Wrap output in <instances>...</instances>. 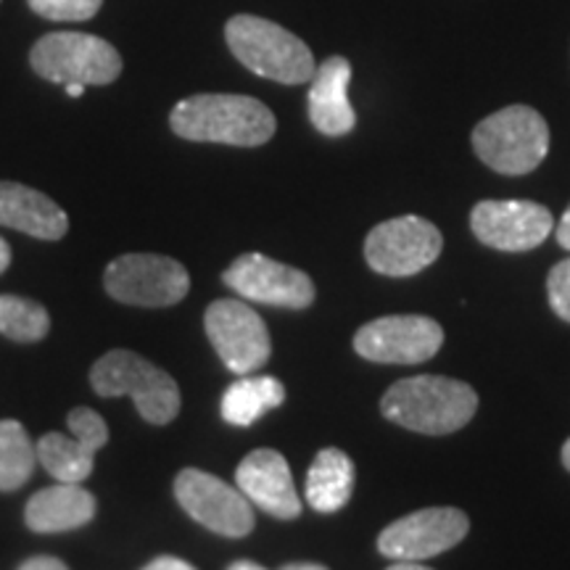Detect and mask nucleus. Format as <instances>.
I'll return each mask as SVG.
<instances>
[{
    "mask_svg": "<svg viewBox=\"0 0 570 570\" xmlns=\"http://www.w3.org/2000/svg\"><path fill=\"white\" fill-rule=\"evenodd\" d=\"M169 125L185 140L244 148L262 146L277 130L275 114L265 104L233 92H202L185 98L169 114Z\"/></svg>",
    "mask_w": 570,
    "mask_h": 570,
    "instance_id": "1",
    "label": "nucleus"
},
{
    "mask_svg": "<svg viewBox=\"0 0 570 570\" xmlns=\"http://www.w3.org/2000/svg\"><path fill=\"white\" fill-rule=\"evenodd\" d=\"M479 410V394L468 383L441 375H415L396 381L381 399L391 423L425 436H444L465 428Z\"/></svg>",
    "mask_w": 570,
    "mask_h": 570,
    "instance_id": "2",
    "label": "nucleus"
},
{
    "mask_svg": "<svg viewBox=\"0 0 570 570\" xmlns=\"http://www.w3.org/2000/svg\"><path fill=\"white\" fill-rule=\"evenodd\" d=\"M225 38L235 59L265 80L304 85L317 71L309 46L269 19L238 13L225 24Z\"/></svg>",
    "mask_w": 570,
    "mask_h": 570,
    "instance_id": "3",
    "label": "nucleus"
},
{
    "mask_svg": "<svg viewBox=\"0 0 570 570\" xmlns=\"http://www.w3.org/2000/svg\"><path fill=\"white\" fill-rule=\"evenodd\" d=\"M473 148L499 175H529L550 154V127L531 106H508L475 125Z\"/></svg>",
    "mask_w": 570,
    "mask_h": 570,
    "instance_id": "4",
    "label": "nucleus"
},
{
    "mask_svg": "<svg viewBox=\"0 0 570 570\" xmlns=\"http://www.w3.org/2000/svg\"><path fill=\"white\" fill-rule=\"evenodd\" d=\"M90 386L98 396H132L140 417L154 425L173 423L180 412V389L175 377L154 362L117 348L104 354L90 370Z\"/></svg>",
    "mask_w": 570,
    "mask_h": 570,
    "instance_id": "5",
    "label": "nucleus"
},
{
    "mask_svg": "<svg viewBox=\"0 0 570 570\" xmlns=\"http://www.w3.org/2000/svg\"><path fill=\"white\" fill-rule=\"evenodd\" d=\"M32 69L56 85H109L122 75V56L104 38L88 32H51L35 42Z\"/></svg>",
    "mask_w": 570,
    "mask_h": 570,
    "instance_id": "6",
    "label": "nucleus"
},
{
    "mask_svg": "<svg viewBox=\"0 0 570 570\" xmlns=\"http://www.w3.org/2000/svg\"><path fill=\"white\" fill-rule=\"evenodd\" d=\"M444 238L439 227L415 214H404L373 227L365 240V259L377 275L410 277L439 259Z\"/></svg>",
    "mask_w": 570,
    "mask_h": 570,
    "instance_id": "7",
    "label": "nucleus"
},
{
    "mask_svg": "<svg viewBox=\"0 0 570 570\" xmlns=\"http://www.w3.org/2000/svg\"><path fill=\"white\" fill-rule=\"evenodd\" d=\"M104 285L122 304L173 306L188 296L190 275L169 256L122 254L106 267Z\"/></svg>",
    "mask_w": 570,
    "mask_h": 570,
    "instance_id": "8",
    "label": "nucleus"
},
{
    "mask_svg": "<svg viewBox=\"0 0 570 570\" xmlns=\"http://www.w3.org/2000/svg\"><path fill=\"white\" fill-rule=\"evenodd\" d=\"M175 497L180 508L204 529L240 539L254 531L252 502L240 489H233L217 475L198 468H185L175 479Z\"/></svg>",
    "mask_w": 570,
    "mask_h": 570,
    "instance_id": "9",
    "label": "nucleus"
},
{
    "mask_svg": "<svg viewBox=\"0 0 570 570\" xmlns=\"http://www.w3.org/2000/svg\"><path fill=\"white\" fill-rule=\"evenodd\" d=\"M206 336L217 348L219 360L235 375H252L267 365L273 354L269 331L252 306L233 298H219L206 309Z\"/></svg>",
    "mask_w": 570,
    "mask_h": 570,
    "instance_id": "10",
    "label": "nucleus"
},
{
    "mask_svg": "<svg viewBox=\"0 0 570 570\" xmlns=\"http://www.w3.org/2000/svg\"><path fill=\"white\" fill-rule=\"evenodd\" d=\"M444 346V327L423 315H391L362 325L354 352L381 365H420Z\"/></svg>",
    "mask_w": 570,
    "mask_h": 570,
    "instance_id": "11",
    "label": "nucleus"
},
{
    "mask_svg": "<svg viewBox=\"0 0 570 570\" xmlns=\"http://www.w3.org/2000/svg\"><path fill=\"white\" fill-rule=\"evenodd\" d=\"M470 520L458 508H425L394 520L377 537V550L391 560L420 562L458 547L468 537Z\"/></svg>",
    "mask_w": 570,
    "mask_h": 570,
    "instance_id": "12",
    "label": "nucleus"
},
{
    "mask_svg": "<svg viewBox=\"0 0 570 570\" xmlns=\"http://www.w3.org/2000/svg\"><path fill=\"white\" fill-rule=\"evenodd\" d=\"M223 281L248 302L306 309L315 302V283L302 269L269 259L265 254H244L225 269Z\"/></svg>",
    "mask_w": 570,
    "mask_h": 570,
    "instance_id": "13",
    "label": "nucleus"
},
{
    "mask_svg": "<svg viewBox=\"0 0 570 570\" xmlns=\"http://www.w3.org/2000/svg\"><path fill=\"white\" fill-rule=\"evenodd\" d=\"M470 227L483 246L497 252H531L550 238L554 219L537 202H481L470 212Z\"/></svg>",
    "mask_w": 570,
    "mask_h": 570,
    "instance_id": "14",
    "label": "nucleus"
},
{
    "mask_svg": "<svg viewBox=\"0 0 570 570\" xmlns=\"http://www.w3.org/2000/svg\"><path fill=\"white\" fill-rule=\"evenodd\" d=\"M67 423L71 439L63 433H46L38 444V460L56 481L82 483L92 473L96 452L109 441V425L88 407L71 410Z\"/></svg>",
    "mask_w": 570,
    "mask_h": 570,
    "instance_id": "15",
    "label": "nucleus"
},
{
    "mask_svg": "<svg viewBox=\"0 0 570 570\" xmlns=\"http://www.w3.org/2000/svg\"><path fill=\"white\" fill-rule=\"evenodd\" d=\"M235 483L248 502L281 520L302 515V499L296 494L288 462L275 449H254L235 470Z\"/></svg>",
    "mask_w": 570,
    "mask_h": 570,
    "instance_id": "16",
    "label": "nucleus"
},
{
    "mask_svg": "<svg viewBox=\"0 0 570 570\" xmlns=\"http://www.w3.org/2000/svg\"><path fill=\"white\" fill-rule=\"evenodd\" d=\"M352 63L344 56H331L320 63L309 88V119L327 138L348 135L356 125L354 106L348 101Z\"/></svg>",
    "mask_w": 570,
    "mask_h": 570,
    "instance_id": "17",
    "label": "nucleus"
},
{
    "mask_svg": "<svg viewBox=\"0 0 570 570\" xmlns=\"http://www.w3.org/2000/svg\"><path fill=\"white\" fill-rule=\"evenodd\" d=\"M0 225L42 240H59L69 230V217L40 190L19 183H0Z\"/></svg>",
    "mask_w": 570,
    "mask_h": 570,
    "instance_id": "18",
    "label": "nucleus"
},
{
    "mask_svg": "<svg viewBox=\"0 0 570 570\" xmlns=\"http://www.w3.org/2000/svg\"><path fill=\"white\" fill-rule=\"evenodd\" d=\"M96 515V497L82 483H56L40 489L27 502L24 520L35 533H61L82 529Z\"/></svg>",
    "mask_w": 570,
    "mask_h": 570,
    "instance_id": "19",
    "label": "nucleus"
},
{
    "mask_svg": "<svg viewBox=\"0 0 570 570\" xmlns=\"http://www.w3.org/2000/svg\"><path fill=\"white\" fill-rule=\"evenodd\" d=\"M354 462L341 449H323L306 473V502L317 512H338L352 499Z\"/></svg>",
    "mask_w": 570,
    "mask_h": 570,
    "instance_id": "20",
    "label": "nucleus"
},
{
    "mask_svg": "<svg viewBox=\"0 0 570 570\" xmlns=\"http://www.w3.org/2000/svg\"><path fill=\"white\" fill-rule=\"evenodd\" d=\"M285 389L277 377L254 375L235 381L223 396V417L230 425L246 428L259 420L265 412L281 407Z\"/></svg>",
    "mask_w": 570,
    "mask_h": 570,
    "instance_id": "21",
    "label": "nucleus"
},
{
    "mask_svg": "<svg viewBox=\"0 0 570 570\" xmlns=\"http://www.w3.org/2000/svg\"><path fill=\"white\" fill-rule=\"evenodd\" d=\"M38 465V446L17 420H0V491H13Z\"/></svg>",
    "mask_w": 570,
    "mask_h": 570,
    "instance_id": "22",
    "label": "nucleus"
},
{
    "mask_svg": "<svg viewBox=\"0 0 570 570\" xmlns=\"http://www.w3.org/2000/svg\"><path fill=\"white\" fill-rule=\"evenodd\" d=\"M51 317L46 306L21 296H0V333L19 344H32L48 336Z\"/></svg>",
    "mask_w": 570,
    "mask_h": 570,
    "instance_id": "23",
    "label": "nucleus"
},
{
    "mask_svg": "<svg viewBox=\"0 0 570 570\" xmlns=\"http://www.w3.org/2000/svg\"><path fill=\"white\" fill-rule=\"evenodd\" d=\"M104 0H30V9L51 21H85L96 17Z\"/></svg>",
    "mask_w": 570,
    "mask_h": 570,
    "instance_id": "24",
    "label": "nucleus"
},
{
    "mask_svg": "<svg viewBox=\"0 0 570 570\" xmlns=\"http://www.w3.org/2000/svg\"><path fill=\"white\" fill-rule=\"evenodd\" d=\"M547 296H550L554 315L570 323V259H562L552 267L547 277Z\"/></svg>",
    "mask_w": 570,
    "mask_h": 570,
    "instance_id": "25",
    "label": "nucleus"
},
{
    "mask_svg": "<svg viewBox=\"0 0 570 570\" xmlns=\"http://www.w3.org/2000/svg\"><path fill=\"white\" fill-rule=\"evenodd\" d=\"M142 570H196V568L180 558H169V554H164V558H156L148 562Z\"/></svg>",
    "mask_w": 570,
    "mask_h": 570,
    "instance_id": "26",
    "label": "nucleus"
},
{
    "mask_svg": "<svg viewBox=\"0 0 570 570\" xmlns=\"http://www.w3.org/2000/svg\"><path fill=\"white\" fill-rule=\"evenodd\" d=\"M19 570H69L61 560L48 558V554H40V558H30L27 562H21Z\"/></svg>",
    "mask_w": 570,
    "mask_h": 570,
    "instance_id": "27",
    "label": "nucleus"
},
{
    "mask_svg": "<svg viewBox=\"0 0 570 570\" xmlns=\"http://www.w3.org/2000/svg\"><path fill=\"white\" fill-rule=\"evenodd\" d=\"M558 244L562 248H568L570 252V206L566 209V214L560 217V225H558Z\"/></svg>",
    "mask_w": 570,
    "mask_h": 570,
    "instance_id": "28",
    "label": "nucleus"
},
{
    "mask_svg": "<svg viewBox=\"0 0 570 570\" xmlns=\"http://www.w3.org/2000/svg\"><path fill=\"white\" fill-rule=\"evenodd\" d=\"M9 265H11V248H9V244H6L3 238H0V275H3L6 269H9Z\"/></svg>",
    "mask_w": 570,
    "mask_h": 570,
    "instance_id": "29",
    "label": "nucleus"
},
{
    "mask_svg": "<svg viewBox=\"0 0 570 570\" xmlns=\"http://www.w3.org/2000/svg\"><path fill=\"white\" fill-rule=\"evenodd\" d=\"M389 570H431V568H425L423 562H410V560H399L396 566H391Z\"/></svg>",
    "mask_w": 570,
    "mask_h": 570,
    "instance_id": "30",
    "label": "nucleus"
},
{
    "mask_svg": "<svg viewBox=\"0 0 570 570\" xmlns=\"http://www.w3.org/2000/svg\"><path fill=\"white\" fill-rule=\"evenodd\" d=\"M283 570H327V568L317 566V562H294V566H285Z\"/></svg>",
    "mask_w": 570,
    "mask_h": 570,
    "instance_id": "31",
    "label": "nucleus"
},
{
    "mask_svg": "<svg viewBox=\"0 0 570 570\" xmlns=\"http://www.w3.org/2000/svg\"><path fill=\"white\" fill-rule=\"evenodd\" d=\"M227 570H265V568L256 566V562H252V560H238V562H233Z\"/></svg>",
    "mask_w": 570,
    "mask_h": 570,
    "instance_id": "32",
    "label": "nucleus"
},
{
    "mask_svg": "<svg viewBox=\"0 0 570 570\" xmlns=\"http://www.w3.org/2000/svg\"><path fill=\"white\" fill-rule=\"evenodd\" d=\"M63 90H67V96H71V98H80L82 92H85V85L69 82V85H63Z\"/></svg>",
    "mask_w": 570,
    "mask_h": 570,
    "instance_id": "33",
    "label": "nucleus"
},
{
    "mask_svg": "<svg viewBox=\"0 0 570 570\" xmlns=\"http://www.w3.org/2000/svg\"><path fill=\"white\" fill-rule=\"evenodd\" d=\"M562 465L570 470V439L562 444Z\"/></svg>",
    "mask_w": 570,
    "mask_h": 570,
    "instance_id": "34",
    "label": "nucleus"
}]
</instances>
